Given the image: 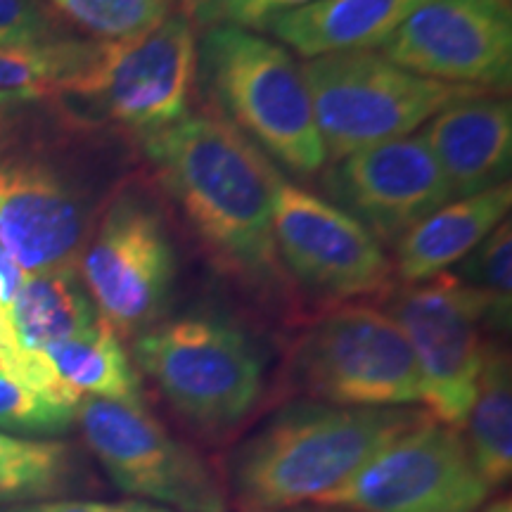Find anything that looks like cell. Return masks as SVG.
Returning <instances> with one entry per match:
<instances>
[{"label":"cell","mask_w":512,"mask_h":512,"mask_svg":"<svg viewBox=\"0 0 512 512\" xmlns=\"http://www.w3.org/2000/svg\"><path fill=\"white\" fill-rule=\"evenodd\" d=\"M140 143L157 181L219 268L249 283L278 278L273 238L278 169L245 133L216 114H185Z\"/></svg>","instance_id":"cell-1"},{"label":"cell","mask_w":512,"mask_h":512,"mask_svg":"<svg viewBox=\"0 0 512 512\" xmlns=\"http://www.w3.org/2000/svg\"><path fill=\"white\" fill-rule=\"evenodd\" d=\"M422 415L411 408L294 403L233 453L228 496L240 512L316 505Z\"/></svg>","instance_id":"cell-2"},{"label":"cell","mask_w":512,"mask_h":512,"mask_svg":"<svg viewBox=\"0 0 512 512\" xmlns=\"http://www.w3.org/2000/svg\"><path fill=\"white\" fill-rule=\"evenodd\" d=\"M197 69L219 117L259 143L261 152L302 176L325 164L302 69L283 46L252 29L211 24L197 43Z\"/></svg>","instance_id":"cell-3"},{"label":"cell","mask_w":512,"mask_h":512,"mask_svg":"<svg viewBox=\"0 0 512 512\" xmlns=\"http://www.w3.org/2000/svg\"><path fill=\"white\" fill-rule=\"evenodd\" d=\"M133 358L202 437L221 439L254 413L264 394V358L238 325L188 316L157 323L133 342Z\"/></svg>","instance_id":"cell-4"},{"label":"cell","mask_w":512,"mask_h":512,"mask_svg":"<svg viewBox=\"0 0 512 512\" xmlns=\"http://www.w3.org/2000/svg\"><path fill=\"white\" fill-rule=\"evenodd\" d=\"M299 69L330 162L411 136L446 107L491 93L406 72L373 50L313 57Z\"/></svg>","instance_id":"cell-5"},{"label":"cell","mask_w":512,"mask_h":512,"mask_svg":"<svg viewBox=\"0 0 512 512\" xmlns=\"http://www.w3.org/2000/svg\"><path fill=\"white\" fill-rule=\"evenodd\" d=\"M292 392L344 408H406L422 387L399 325L370 304H344L313 320L287 351Z\"/></svg>","instance_id":"cell-6"},{"label":"cell","mask_w":512,"mask_h":512,"mask_svg":"<svg viewBox=\"0 0 512 512\" xmlns=\"http://www.w3.org/2000/svg\"><path fill=\"white\" fill-rule=\"evenodd\" d=\"M12 107L0 110V245L24 275L79 266L98 221L91 190Z\"/></svg>","instance_id":"cell-7"},{"label":"cell","mask_w":512,"mask_h":512,"mask_svg":"<svg viewBox=\"0 0 512 512\" xmlns=\"http://www.w3.org/2000/svg\"><path fill=\"white\" fill-rule=\"evenodd\" d=\"M195 76V24L188 15L171 12L143 34L95 43L93 55L55 100L88 107L143 138L188 114Z\"/></svg>","instance_id":"cell-8"},{"label":"cell","mask_w":512,"mask_h":512,"mask_svg":"<svg viewBox=\"0 0 512 512\" xmlns=\"http://www.w3.org/2000/svg\"><path fill=\"white\" fill-rule=\"evenodd\" d=\"M83 439L126 494L178 512H228V484L197 448L176 439L143 399L81 396Z\"/></svg>","instance_id":"cell-9"},{"label":"cell","mask_w":512,"mask_h":512,"mask_svg":"<svg viewBox=\"0 0 512 512\" xmlns=\"http://www.w3.org/2000/svg\"><path fill=\"white\" fill-rule=\"evenodd\" d=\"M176 249L162 209L140 190H119L102 209L79 259V273L100 318L117 335H140L171 299Z\"/></svg>","instance_id":"cell-10"},{"label":"cell","mask_w":512,"mask_h":512,"mask_svg":"<svg viewBox=\"0 0 512 512\" xmlns=\"http://www.w3.org/2000/svg\"><path fill=\"white\" fill-rule=\"evenodd\" d=\"M382 311L399 325L418 363L422 403L434 420L460 430L477 396L486 306L456 273L389 287Z\"/></svg>","instance_id":"cell-11"},{"label":"cell","mask_w":512,"mask_h":512,"mask_svg":"<svg viewBox=\"0 0 512 512\" xmlns=\"http://www.w3.org/2000/svg\"><path fill=\"white\" fill-rule=\"evenodd\" d=\"M489 494L463 434L425 413L316 505L354 512H477Z\"/></svg>","instance_id":"cell-12"},{"label":"cell","mask_w":512,"mask_h":512,"mask_svg":"<svg viewBox=\"0 0 512 512\" xmlns=\"http://www.w3.org/2000/svg\"><path fill=\"white\" fill-rule=\"evenodd\" d=\"M273 238L299 285L325 299L384 294L392 261L382 242L337 204L275 174Z\"/></svg>","instance_id":"cell-13"},{"label":"cell","mask_w":512,"mask_h":512,"mask_svg":"<svg viewBox=\"0 0 512 512\" xmlns=\"http://www.w3.org/2000/svg\"><path fill=\"white\" fill-rule=\"evenodd\" d=\"M382 57L427 79L505 91L512 76L508 0H422L382 43Z\"/></svg>","instance_id":"cell-14"},{"label":"cell","mask_w":512,"mask_h":512,"mask_svg":"<svg viewBox=\"0 0 512 512\" xmlns=\"http://www.w3.org/2000/svg\"><path fill=\"white\" fill-rule=\"evenodd\" d=\"M325 190L380 242H394L451 200L425 138L406 136L351 152L332 164Z\"/></svg>","instance_id":"cell-15"},{"label":"cell","mask_w":512,"mask_h":512,"mask_svg":"<svg viewBox=\"0 0 512 512\" xmlns=\"http://www.w3.org/2000/svg\"><path fill=\"white\" fill-rule=\"evenodd\" d=\"M437 159L451 200L508 183L512 157L510 102L494 93L460 100L427 121L420 133Z\"/></svg>","instance_id":"cell-16"},{"label":"cell","mask_w":512,"mask_h":512,"mask_svg":"<svg viewBox=\"0 0 512 512\" xmlns=\"http://www.w3.org/2000/svg\"><path fill=\"white\" fill-rule=\"evenodd\" d=\"M510 202L512 188L510 183H503L465 200L444 204L408 228L394 242L396 275L401 285L422 283L460 264L505 219Z\"/></svg>","instance_id":"cell-17"},{"label":"cell","mask_w":512,"mask_h":512,"mask_svg":"<svg viewBox=\"0 0 512 512\" xmlns=\"http://www.w3.org/2000/svg\"><path fill=\"white\" fill-rule=\"evenodd\" d=\"M420 3L422 0H318L273 17L264 29L309 60L358 53L380 48Z\"/></svg>","instance_id":"cell-18"},{"label":"cell","mask_w":512,"mask_h":512,"mask_svg":"<svg viewBox=\"0 0 512 512\" xmlns=\"http://www.w3.org/2000/svg\"><path fill=\"white\" fill-rule=\"evenodd\" d=\"M12 330L29 351L46 354L48 347L88 330L100 318L79 266L24 275L12 302Z\"/></svg>","instance_id":"cell-19"},{"label":"cell","mask_w":512,"mask_h":512,"mask_svg":"<svg viewBox=\"0 0 512 512\" xmlns=\"http://www.w3.org/2000/svg\"><path fill=\"white\" fill-rule=\"evenodd\" d=\"M470 456L491 489L512 472V384L510 358L501 347H486L477 396L465 420Z\"/></svg>","instance_id":"cell-20"},{"label":"cell","mask_w":512,"mask_h":512,"mask_svg":"<svg viewBox=\"0 0 512 512\" xmlns=\"http://www.w3.org/2000/svg\"><path fill=\"white\" fill-rule=\"evenodd\" d=\"M46 356L79 396L140 399L136 368L107 320L98 318L88 330L53 344Z\"/></svg>","instance_id":"cell-21"},{"label":"cell","mask_w":512,"mask_h":512,"mask_svg":"<svg viewBox=\"0 0 512 512\" xmlns=\"http://www.w3.org/2000/svg\"><path fill=\"white\" fill-rule=\"evenodd\" d=\"M95 43L98 41L67 36L41 48L0 50V102L17 105L55 98L64 83L88 62Z\"/></svg>","instance_id":"cell-22"},{"label":"cell","mask_w":512,"mask_h":512,"mask_svg":"<svg viewBox=\"0 0 512 512\" xmlns=\"http://www.w3.org/2000/svg\"><path fill=\"white\" fill-rule=\"evenodd\" d=\"M72 475V451L62 441L0 432V501H48L67 489Z\"/></svg>","instance_id":"cell-23"},{"label":"cell","mask_w":512,"mask_h":512,"mask_svg":"<svg viewBox=\"0 0 512 512\" xmlns=\"http://www.w3.org/2000/svg\"><path fill=\"white\" fill-rule=\"evenodd\" d=\"M458 278L479 294L486 306V323L498 332L510 328L512 313V226L501 221L465 256Z\"/></svg>","instance_id":"cell-24"},{"label":"cell","mask_w":512,"mask_h":512,"mask_svg":"<svg viewBox=\"0 0 512 512\" xmlns=\"http://www.w3.org/2000/svg\"><path fill=\"white\" fill-rule=\"evenodd\" d=\"M69 22L95 41H121L157 27L171 15L174 0H50Z\"/></svg>","instance_id":"cell-25"},{"label":"cell","mask_w":512,"mask_h":512,"mask_svg":"<svg viewBox=\"0 0 512 512\" xmlns=\"http://www.w3.org/2000/svg\"><path fill=\"white\" fill-rule=\"evenodd\" d=\"M76 420V406L48 396L0 375V427L19 434H60Z\"/></svg>","instance_id":"cell-26"},{"label":"cell","mask_w":512,"mask_h":512,"mask_svg":"<svg viewBox=\"0 0 512 512\" xmlns=\"http://www.w3.org/2000/svg\"><path fill=\"white\" fill-rule=\"evenodd\" d=\"M67 38L43 0H0V50L41 48Z\"/></svg>","instance_id":"cell-27"},{"label":"cell","mask_w":512,"mask_h":512,"mask_svg":"<svg viewBox=\"0 0 512 512\" xmlns=\"http://www.w3.org/2000/svg\"><path fill=\"white\" fill-rule=\"evenodd\" d=\"M318 0H207L188 17L195 24H235L242 29H264L273 17L306 8Z\"/></svg>","instance_id":"cell-28"},{"label":"cell","mask_w":512,"mask_h":512,"mask_svg":"<svg viewBox=\"0 0 512 512\" xmlns=\"http://www.w3.org/2000/svg\"><path fill=\"white\" fill-rule=\"evenodd\" d=\"M24 273L12 256L8 254V249L0 245V342L5 344H15V330H12V302H15V294L22 285Z\"/></svg>","instance_id":"cell-29"},{"label":"cell","mask_w":512,"mask_h":512,"mask_svg":"<svg viewBox=\"0 0 512 512\" xmlns=\"http://www.w3.org/2000/svg\"><path fill=\"white\" fill-rule=\"evenodd\" d=\"M145 503H102V501H36L17 505L8 512H145Z\"/></svg>","instance_id":"cell-30"},{"label":"cell","mask_w":512,"mask_h":512,"mask_svg":"<svg viewBox=\"0 0 512 512\" xmlns=\"http://www.w3.org/2000/svg\"><path fill=\"white\" fill-rule=\"evenodd\" d=\"M477 512H512L510 496H501V498H496L494 503L484 505V508H479Z\"/></svg>","instance_id":"cell-31"},{"label":"cell","mask_w":512,"mask_h":512,"mask_svg":"<svg viewBox=\"0 0 512 512\" xmlns=\"http://www.w3.org/2000/svg\"><path fill=\"white\" fill-rule=\"evenodd\" d=\"M145 512H171V510H166V508H155V505H147Z\"/></svg>","instance_id":"cell-32"},{"label":"cell","mask_w":512,"mask_h":512,"mask_svg":"<svg viewBox=\"0 0 512 512\" xmlns=\"http://www.w3.org/2000/svg\"><path fill=\"white\" fill-rule=\"evenodd\" d=\"M17 105H19V102H17ZM3 107H10V105H5V102H0V110H3Z\"/></svg>","instance_id":"cell-33"}]
</instances>
